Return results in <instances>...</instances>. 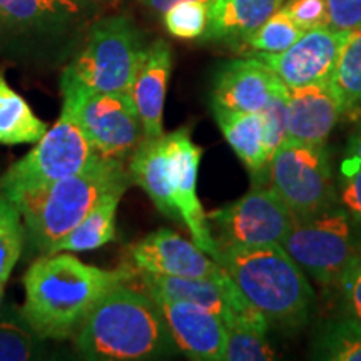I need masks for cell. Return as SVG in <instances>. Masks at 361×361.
<instances>
[{"label": "cell", "mask_w": 361, "mask_h": 361, "mask_svg": "<svg viewBox=\"0 0 361 361\" xmlns=\"http://www.w3.org/2000/svg\"><path fill=\"white\" fill-rule=\"evenodd\" d=\"M338 202L361 228V164L343 161L338 183Z\"/></svg>", "instance_id": "33"}, {"label": "cell", "mask_w": 361, "mask_h": 361, "mask_svg": "<svg viewBox=\"0 0 361 361\" xmlns=\"http://www.w3.org/2000/svg\"><path fill=\"white\" fill-rule=\"evenodd\" d=\"M134 268L162 276L201 278L221 284L228 291L229 305L241 322L268 329V319L252 306L218 261L206 255L196 243L188 241L173 229L161 228L130 247Z\"/></svg>", "instance_id": "9"}, {"label": "cell", "mask_w": 361, "mask_h": 361, "mask_svg": "<svg viewBox=\"0 0 361 361\" xmlns=\"http://www.w3.org/2000/svg\"><path fill=\"white\" fill-rule=\"evenodd\" d=\"M283 8L303 30L326 25V0H288Z\"/></svg>", "instance_id": "35"}, {"label": "cell", "mask_w": 361, "mask_h": 361, "mask_svg": "<svg viewBox=\"0 0 361 361\" xmlns=\"http://www.w3.org/2000/svg\"><path fill=\"white\" fill-rule=\"evenodd\" d=\"M137 273L141 276L144 288H146V293L151 296L174 301H188V303L201 306V308L219 316L226 328L241 322L236 311L229 305L228 291L211 279L162 276V274L142 273V271H137Z\"/></svg>", "instance_id": "21"}, {"label": "cell", "mask_w": 361, "mask_h": 361, "mask_svg": "<svg viewBox=\"0 0 361 361\" xmlns=\"http://www.w3.org/2000/svg\"><path fill=\"white\" fill-rule=\"evenodd\" d=\"M47 130L49 124L35 114L29 102L8 84L4 69H0V144H35Z\"/></svg>", "instance_id": "24"}, {"label": "cell", "mask_w": 361, "mask_h": 361, "mask_svg": "<svg viewBox=\"0 0 361 361\" xmlns=\"http://www.w3.org/2000/svg\"><path fill=\"white\" fill-rule=\"evenodd\" d=\"M201 157L202 149L192 141L191 130L188 128L168 134V173L174 207L196 246L216 259L219 255L218 243L211 233L207 214L197 197Z\"/></svg>", "instance_id": "13"}, {"label": "cell", "mask_w": 361, "mask_h": 361, "mask_svg": "<svg viewBox=\"0 0 361 361\" xmlns=\"http://www.w3.org/2000/svg\"><path fill=\"white\" fill-rule=\"evenodd\" d=\"M126 189L106 192L89 214L69 234L51 246L47 255L56 252H82L97 250L116 239V214Z\"/></svg>", "instance_id": "23"}, {"label": "cell", "mask_w": 361, "mask_h": 361, "mask_svg": "<svg viewBox=\"0 0 361 361\" xmlns=\"http://www.w3.org/2000/svg\"><path fill=\"white\" fill-rule=\"evenodd\" d=\"M221 133L234 154L250 171L255 188L269 183L271 154L266 147L259 112H233L211 107Z\"/></svg>", "instance_id": "19"}, {"label": "cell", "mask_w": 361, "mask_h": 361, "mask_svg": "<svg viewBox=\"0 0 361 361\" xmlns=\"http://www.w3.org/2000/svg\"><path fill=\"white\" fill-rule=\"evenodd\" d=\"M45 340L27 323L22 308L8 305L0 311V361L44 358Z\"/></svg>", "instance_id": "25"}, {"label": "cell", "mask_w": 361, "mask_h": 361, "mask_svg": "<svg viewBox=\"0 0 361 361\" xmlns=\"http://www.w3.org/2000/svg\"><path fill=\"white\" fill-rule=\"evenodd\" d=\"M288 104H290V89L279 82L271 94L269 101L259 111L263 121L264 142L271 157L286 142L288 135Z\"/></svg>", "instance_id": "32"}, {"label": "cell", "mask_w": 361, "mask_h": 361, "mask_svg": "<svg viewBox=\"0 0 361 361\" xmlns=\"http://www.w3.org/2000/svg\"><path fill=\"white\" fill-rule=\"evenodd\" d=\"M358 228L338 202L314 214L296 218L281 246L313 281L336 286L343 269L361 250Z\"/></svg>", "instance_id": "8"}, {"label": "cell", "mask_w": 361, "mask_h": 361, "mask_svg": "<svg viewBox=\"0 0 361 361\" xmlns=\"http://www.w3.org/2000/svg\"><path fill=\"white\" fill-rule=\"evenodd\" d=\"M216 261L269 324L296 331L310 323L314 291L281 245L219 247Z\"/></svg>", "instance_id": "4"}, {"label": "cell", "mask_w": 361, "mask_h": 361, "mask_svg": "<svg viewBox=\"0 0 361 361\" xmlns=\"http://www.w3.org/2000/svg\"><path fill=\"white\" fill-rule=\"evenodd\" d=\"M72 340L82 358L94 361L164 360L180 353L154 298L129 283L107 291Z\"/></svg>", "instance_id": "3"}, {"label": "cell", "mask_w": 361, "mask_h": 361, "mask_svg": "<svg viewBox=\"0 0 361 361\" xmlns=\"http://www.w3.org/2000/svg\"><path fill=\"white\" fill-rule=\"evenodd\" d=\"M147 45L130 17L101 16L62 69L61 92H129Z\"/></svg>", "instance_id": "6"}, {"label": "cell", "mask_w": 361, "mask_h": 361, "mask_svg": "<svg viewBox=\"0 0 361 361\" xmlns=\"http://www.w3.org/2000/svg\"><path fill=\"white\" fill-rule=\"evenodd\" d=\"M345 106L331 80L290 89L286 141L300 144H326Z\"/></svg>", "instance_id": "16"}, {"label": "cell", "mask_w": 361, "mask_h": 361, "mask_svg": "<svg viewBox=\"0 0 361 361\" xmlns=\"http://www.w3.org/2000/svg\"><path fill=\"white\" fill-rule=\"evenodd\" d=\"M104 12L87 0H0V57L39 72L64 67Z\"/></svg>", "instance_id": "2"}, {"label": "cell", "mask_w": 361, "mask_h": 361, "mask_svg": "<svg viewBox=\"0 0 361 361\" xmlns=\"http://www.w3.org/2000/svg\"><path fill=\"white\" fill-rule=\"evenodd\" d=\"M133 179L124 161L99 156L87 169L27 194L13 204L25 224L27 241L40 255L69 234L106 192L128 191Z\"/></svg>", "instance_id": "5"}, {"label": "cell", "mask_w": 361, "mask_h": 361, "mask_svg": "<svg viewBox=\"0 0 361 361\" xmlns=\"http://www.w3.org/2000/svg\"><path fill=\"white\" fill-rule=\"evenodd\" d=\"M269 186L290 207L295 218L338 204L326 144L284 142L271 157Z\"/></svg>", "instance_id": "10"}, {"label": "cell", "mask_w": 361, "mask_h": 361, "mask_svg": "<svg viewBox=\"0 0 361 361\" xmlns=\"http://www.w3.org/2000/svg\"><path fill=\"white\" fill-rule=\"evenodd\" d=\"M284 0H213L202 39L238 47L247 35L263 25Z\"/></svg>", "instance_id": "20"}, {"label": "cell", "mask_w": 361, "mask_h": 361, "mask_svg": "<svg viewBox=\"0 0 361 361\" xmlns=\"http://www.w3.org/2000/svg\"><path fill=\"white\" fill-rule=\"evenodd\" d=\"M6 283L7 281H0V306H2L4 295H6Z\"/></svg>", "instance_id": "40"}, {"label": "cell", "mask_w": 361, "mask_h": 361, "mask_svg": "<svg viewBox=\"0 0 361 361\" xmlns=\"http://www.w3.org/2000/svg\"><path fill=\"white\" fill-rule=\"evenodd\" d=\"M346 316L361 322V250L343 269L336 283Z\"/></svg>", "instance_id": "34"}, {"label": "cell", "mask_w": 361, "mask_h": 361, "mask_svg": "<svg viewBox=\"0 0 361 361\" xmlns=\"http://www.w3.org/2000/svg\"><path fill=\"white\" fill-rule=\"evenodd\" d=\"M281 79L256 57L234 59L214 78L211 107L233 112H259Z\"/></svg>", "instance_id": "17"}, {"label": "cell", "mask_w": 361, "mask_h": 361, "mask_svg": "<svg viewBox=\"0 0 361 361\" xmlns=\"http://www.w3.org/2000/svg\"><path fill=\"white\" fill-rule=\"evenodd\" d=\"M97 157L72 112L62 106L57 123L35 142L32 151L0 176V194L16 202L87 169Z\"/></svg>", "instance_id": "7"}, {"label": "cell", "mask_w": 361, "mask_h": 361, "mask_svg": "<svg viewBox=\"0 0 361 361\" xmlns=\"http://www.w3.org/2000/svg\"><path fill=\"white\" fill-rule=\"evenodd\" d=\"M311 358L324 361H361V322L331 319L316 333Z\"/></svg>", "instance_id": "26"}, {"label": "cell", "mask_w": 361, "mask_h": 361, "mask_svg": "<svg viewBox=\"0 0 361 361\" xmlns=\"http://www.w3.org/2000/svg\"><path fill=\"white\" fill-rule=\"evenodd\" d=\"M295 219L290 207L271 186L255 188L207 214L209 226H214L218 247L281 245Z\"/></svg>", "instance_id": "12"}, {"label": "cell", "mask_w": 361, "mask_h": 361, "mask_svg": "<svg viewBox=\"0 0 361 361\" xmlns=\"http://www.w3.org/2000/svg\"><path fill=\"white\" fill-rule=\"evenodd\" d=\"M326 25L343 32L361 27V0H326Z\"/></svg>", "instance_id": "36"}, {"label": "cell", "mask_w": 361, "mask_h": 361, "mask_svg": "<svg viewBox=\"0 0 361 361\" xmlns=\"http://www.w3.org/2000/svg\"><path fill=\"white\" fill-rule=\"evenodd\" d=\"M331 84L340 94L345 114L361 107V27L350 34L343 45L333 72Z\"/></svg>", "instance_id": "27"}, {"label": "cell", "mask_w": 361, "mask_h": 361, "mask_svg": "<svg viewBox=\"0 0 361 361\" xmlns=\"http://www.w3.org/2000/svg\"><path fill=\"white\" fill-rule=\"evenodd\" d=\"M152 298L180 353L197 361H224L226 324L219 316L188 301Z\"/></svg>", "instance_id": "15"}, {"label": "cell", "mask_w": 361, "mask_h": 361, "mask_svg": "<svg viewBox=\"0 0 361 361\" xmlns=\"http://www.w3.org/2000/svg\"><path fill=\"white\" fill-rule=\"evenodd\" d=\"M87 2H90V4H96V6H99V7H102L104 11H106L107 7L111 6L112 2H114V0H87Z\"/></svg>", "instance_id": "39"}, {"label": "cell", "mask_w": 361, "mask_h": 361, "mask_svg": "<svg viewBox=\"0 0 361 361\" xmlns=\"http://www.w3.org/2000/svg\"><path fill=\"white\" fill-rule=\"evenodd\" d=\"M27 241L19 207L0 194V281H7Z\"/></svg>", "instance_id": "29"}, {"label": "cell", "mask_w": 361, "mask_h": 361, "mask_svg": "<svg viewBox=\"0 0 361 361\" xmlns=\"http://www.w3.org/2000/svg\"><path fill=\"white\" fill-rule=\"evenodd\" d=\"M179 2H186V0H141V4L147 8V11H151L152 13H157V16H162L168 8H171ZM196 2H204L209 6L213 0H196Z\"/></svg>", "instance_id": "38"}, {"label": "cell", "mask_w": 361, "mask_h": 361, "mask_svg": "<svg viewBox=\"0 0 361 361\" xmlns=\"http://www.w3.org/2000/svg\"><path fill=\"white\" fill-rule=\"evenodd\" d=\"M62 106L72 112L99 156L126 161L144 139L130 92L62 90Z\"/></svg>", "instance_id": "11"}, {"label": "cell", "mask_w": 361, "mask_h": 361, "mask_svg": "<svg viewBox=\"0 0 361 361\" xmlns=\"http://www.w3.org/2000/svg\"><path fill=\"white\" fill-rule=\"evenodd\" d=\"M129 174L133 184H137L157 211L173 221H180L171 196L168 173V134L157 139H142L129 161Z\"/></svg>", "instance_id": "22"}, {"label": "cell", "mask_w": 361, "mask_h": 361, "mask_svg": "<svg viewBox=\"0 0 361 361\" xmlns=\"http://www.w3.org/2000/svg\"><path fill=\"white\" fill-rule=\"evenodd\" d=\"M305 32L306 30L301 29L281 7L263 25H259L255 32L247 35L238 47L246 49L252 54H278L291 47Z\"/></svg>", "instance_id": "28"}, {"label": "cell", "mask_w": 361, "mask_h": 361, "mask_svg": "<svg viewBox=\"0 0 361 361\" xmlns=\"http://www.w3.org/2000/svg\"><path fill=\"white\" fill-rule=\"evenodd\" d=\"M343 161L361 164V121L350 135L348 146H346V152H345V157H343Z\"/></svg>", "instance_id": "37"}, {"label": "cell", "mask_w": 361, "mask_h": 361, "mask_svg": "<svg viewBox=\"0 0 361 361\" xmlns=\"http://www.w3.org/2000/svg\"><path fill=\"white\" fill-rule=\"evenodd\" d=\"M209 6L196 0L179 2L162 13V22L171 35L178 39H201L207 29Z\"/></svg>", "instance_id": "31"}, {"label": "cell", "mask_w": 361, "mask_h": 361, "mask_svg": "<svg viewBox=\"0 0 361 361\" xmlns=\"http://www.w3.org/2000/svg\"><path fill=\"white\" fill-rule=\"evenodd\" d=\"M276 353L266 340V331L239 322L226 328L224 361H269Z\"/></svg>", "instance_id": "30"}, {"label": "cell", "mask_w": 361, "mask_h": 361, "mask_svg": "<svg viewBox=\"0 0 361 361\" xmlns=\"http://www.w3.org/2000/svg\"><path fill=\"white\" fill-rule=\"evenodd\" d=\"M171 72V45L166 40L157 39L147 45L146 56L129 90L141 119L144 139H157L164 135V102Z\"/></svg>", "instance_id": "18"}, {"label": "cell", "mask_w": 361, "mask_h": 361, "mask_svg": "<svg viewBox=\"0 0 361 361\" xmlns=\"http://www.w3.org/2000/svg\"><path fill=\"white\" fill-rule=\"evenodd\" d=\"M134 276L129 266L106 269L84 263L71 252L44 255L24 276L22 313L45 341L69 340L107 291L130 283Z\"/></svg>", "instance_id": "1"}, {"label": "cell", "mask_w": 361, "mask_h": 361, "mask_svg": "<svg viewBox=\"0 0 361 361\" xmlns=\"http://www.w3.org/2000/svg\"><path fill=\"white\" fill-rule=\"evenodd\" d=\"M351 32L328 25L306 30L291 47L278 54H251L269 67L288 89L331 80L341 49Z\"/></svg>", "instance_id": "14"}]
</instances>
